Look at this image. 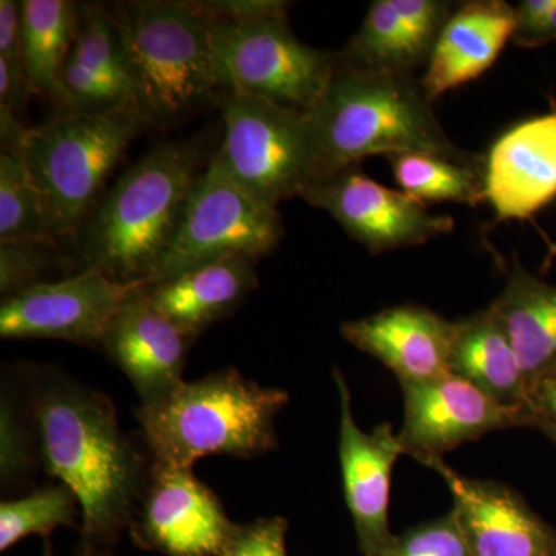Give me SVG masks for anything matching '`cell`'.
<instances>
[{"mask_svg": "<svg viewBox=\"0 0 556 556\" xmlns=\"http://www.w3.org/2000/svg\"><path fill=\"white\" fill-rule=\"evenodd\" d=\"M40 464L79 501V556L112 552L129 529L150 475L115 405L54 368L27 376Z\"/></svg>", "mask_w": 556, "mask_h": 556, "instance_id": "1", "label": "cell"}, {"mask_svg": "<svg viewBox=\"0 0 556 556\" xmlns=\"http://www.w3.org/2000/svg\"><path fill=\"white\" fill-rule=\"evenodd\" d=\"M313 146V182L358 166L368 156L424 153L484 169V155L457 148L442 129L416 75L350 64L338 54L316 108L305 113Z\"/></svg>", "mask_w": 556, "mask_h": 556, "instance_id": "2", "label": "cell"}, {"mask_svg": "<svg viewBox=\"0 0 556 556\" xmlns=\"http://www.w3.org/2000/svg\"><path fill=\"white\" fill-rule=\"evenodd\" d=\"M203 172L193 142H164L146 153L87 219L80 239L84 269L148 285L177 236Z\"/></svg>", "mask_w": 556, "mask_h": 556, "instance_id": "3", "label": "cell"}, {"mask_svg": "<svg viewBox=\"0 0 556 556\" xmlns=\"http://www.w3.org/2000/svg\"><path fill=\"white\" fill-rule=\"evenodd\" d=\"M288 402V391L260 386L236 368L185 382L137 409L150 466L192 468L201 457L265 455L277 447L276 417Z\"/></svg>", "mask_w": 556, "mask_h": 556, "instance_id": "4", "label": "cell"}, {"mask_svg": "<svg viewBox=\"0 0 556 556\" xmlns=\"http://www.w3.org/2000/svg\"><path fill=\"white\" fill-rule=\"evenodd\" d=\"M105 9L123 38L135 104L150 124L181 118L215 94H228L206 3L137 0Z\"/></svg>", "mask_w": 556, "mask_h": 556, "instance_id": "5", "label": "cell"}, {"mask_svg": "<svg viewBox=\"0 0 556 556\" xmlns=\"http://www.w3.org/2000/svg\"><path fill=\"white\" fill-rule=\"evenodd\" d=\"M149 119L137 105L68 113L25 130L20 152L43 201L54 239L79 232L110 172Z\"/></svg>", "mask_w": 556, "mask_h": 556, "instance_id": "6", "label": "cell"}, {"mask_svg": "<svg viewBox=\"0 0 556 556\" xmlns=\"http://www.w3.org/2000/svg\"><path fill=\"white\" fill-rule=\"evenodd\" d=\"M214 50L228 94L247 93L302 113L316 108L338 64V54L298 39L288 11L247 22L214 16Z\"/></svg>", "mask_w": 556, "mask_h": 556, "instance_id": "7", "label": "cell"}, {"mask_svg": "<svg viewBox=\"0 0 556 556\" xmlns=\"http://www.w3.org/2000/svg\"><path fill=\"white\" fill-rule=\"evenodd\" d=\"M223 123L215 160L237 185L274 207L302 197L314 170L305 113L236 91L223 100Z\"/></svg>", "mask_w": 556, "mask_h": 556, "instance_id": "8", "label": "cell"}, {"mask_svg": "<svg viewBox=\"0 0 556 556\" xmlns=\"http://www.w3.org/2000/svg\"><path fill=\"white\" fill-rule=\"evenodd\" d=\"M281 237L278 207L237 185L214 156L190 193L177 236L148 285L219 260L265 257Z\"/></svg>", "mask_w": 556, "mask_h": 556, "instance_id": "9", "label": "cell"}, {"mask_svg": "<svg viewBox=\"0 0 556 556\" xmlns=\"http://www.w3.org/2000/svg\"><path fill=\"white\" fill-rule=\"evenodd\" d=\"M302 199L327 211L351 239L375 255L427 243L455 228L448 215L431 214L426 204L379 185L358 166L309 185Z\"/></svg>", "mask_w": 556, "mask_h": 556, "instance_id": "10", "label": "cell"}, {"mask_svg": "<svg viewBox=\"0 0 556 556\" xmlns=\"http://www.w3.org/2000/svg\"><path fill=\"white\" fill-rule=\"evenodd\" d=\"M146 283H124L97 269L60 281H46L3 299V339H54L100 346L102 334L121 306Z\"/></svg>", "mask_w": 556, "mask_h": 556, "instance_id": "11", "label": "cell"}, {"mask_svg": "<svg viewBox=\"0 0 556 556\" xmlns=\"http://www.w3.org/2000/svg\"><path fill=\"white\" fill-rule=\"evenodd\" d=\"M236 526L192 468L150 466L129 530L137 546L164 556H218Z\"/></svg>", "mask_w": 556, "mask_h": 556, "instance_id": "12", "label": "cell"}, {"mask_svg": "<svg viewBox=\"0 0 556 556\" xmlns=\"http://www.w3.org/2000/svg\"><path fill=\"white\" fill-rule=\"evenodd\" d=\"M404 424L397 433L405 455L442 457L466 442L507 428L533 427V416L490 397L448 372L428 382L402 386Z\"/></svg>", "mask_w": 556, "mask_h": 556, "instance_id": "13", "label": "cell"}, {"mask_svg": "<svg viewBox=\"0 0 556 556\" xmlns=\"http://www.w3.org/2000/svg\"><path fill=\"white\" fill-rule=\"evenodd\" d=\"M420 464L447 484L473 556H556V530L510 486L464 477L442 457Z\"/></svg>", "mask_w": 556, "mask_h": 556, "instance_id": "14", "label": "cell"}, {"mask_svg": "<svg viewBox=\"0 0 556 556\" xmlns=\"http://www.w3.org/2000/svg\"><path fill=\"white\" fill-rule=\"evenodd\" d=\"M340 404L339 459L348 510L353 518L362 556H372L393 536L388 525L391 475L405 455L388 424L365 433L353 413V397L342 369L332 371Z\"/></svg>", "mask_w": 556, "mask_h": 556, "instance_id": "15", "label": "cell"}, {"mask_svg": "<svg viewBox=\"0 0 556 556\" xmlns=\"http://www.w3.org/2000/svg\"><path fill=\"white\" fill-rule=\"evenodd\" d=\"M193 340L150 303L146 285L110 320L100 346L137 391L139 407L159 404L185 383Z\"/></svg>", "mask_w": 556, "mask_h": 556, "instance_id": "16", "label": "cell"}, {"mask_svg": "<svg viewBox=\"0 0 556 556\" xmlns=\"http://www.w3.org/2000/svg\"><path fill=\"white\" fill-rule=\"evenodd\" d=\"M501 134L484 156V192L497 222L527 219L556 199V101Z\"/></svg>", "mask_w": 556, "mask_h": 556, "instance_id": "17", "label": "cell"}, {"mask_svg": "<svg viewBox=\"0 0 556 556\" xmlns=\"http://www.w3.org/2000/svg\"><path fill=\"white\" fill-rule=\"evenodd\" d=\"M340 334L350 345L382 362L401 387L428 382L450 372L455 321L424 306H393L345 321Z\"/></svg>", "mask_w": 556, "mask_h": 556, "instance_id": "18", "label": "cell"}, {"mask_svg": "<svg viewBox=\"0 0 556 556\" xmlns=\"http://www.w3.org/2000/svg\"><path fill=\"white\" fill-rule=\"evenodd\" d=\"M453 10L445 0H375L339 56L358 67L416 75Z\"/></svg>", "mask_w": 556, "mask_h": 556, "instance_id": "19", "label": "cell"}, {"mask_svg": "<svg viewBox=\"0 0 556 556\" xmlns=\"http://www.w3.org/2000/svg\"><path fill=\"white\" fill-rule=\"evenodd\" d=\"M62 84L68 113H100L137 105L123 38L105 7L79 5Z\"/></svg>", "mask_w": 556, "mask_h": 556, "instance_id": "20", "label": "cell"}, {"mask_svg": "<svg viewBox=\"0 0 556 556\" xmlns=\"http://www.w3.org/2000/svg\"><path fill=\"white\" fill-rule=\"evenodd\" d=\"M515 27V7L504 0H470L455 7L420 76L428 100L434 102L478 79L514 38Z\"/></svg>", "mask_w": 556, "mask_h": 556, "instance_id": "21", "label": "cell"}, {"mask_svg": "<svg viewBox=\"0 0 556 556\" xmlns=\"http://www.w3.org/2000/svg\"><path fill=\"white\" fill-rule=\"evenodd\" d=\"M254 265L255 260L247 257L219 260L169 280L146 285V294L179 331L195 340L239 308L258 287Z\"/></svg>", "mask_w": 556, "mask_h": 556, "instance_id": "22", "label": "cell"}, {"mask_svg": "<svg viewBox=\"0 0 556 556\" xmlns=\"http://www.w3.org/2000/svg\"><path fill=\"white\" fill-rule=\"evenodd\" d=\"M450 372L473 383L500 404L532 415L530 387L521 362L490 306L455 321Z\"/></svg>", "mask_w": 556, "mask_h": 556, "instance_id": "23", "label": "cell"}, {"mask_svg": "<svg viewBox=\"0 0 556 556\" xmlns=\"http://www.w3.org/2000/svg\"><path fill=\"white\" fill-rule=\"evenodd\" d=\"M490 309L510 338L527 382L556 371V287L530 274L515 258L506 287Z\"/></svg>", "mask_w": 556, "mask_h": 556, "instance_id": "24", "label": "cell"}, {"mask_svg": "<svg viewBox=\"0 0 556 556\" xmlns=\"http://www.w3.org/2000/svg\"><path fill=\"white\" fill-rule=\"evenodd\" d=\"M68 0H22V54L33 93L65 108L64 68L78 24Z\"/></svg>", "mask_w": 556, "mask_h": 556, "instance_id": "25", "label": "cell"}, {"mask_svg": "<svg viewBox=\"0 0 556 556\" xmlns=\"http://www.w3.org/2000/svg\"><path fill=\"white\" fill-rule=\"evenodd\" d=\"M388 159L402 192L420 203L453 201L479 206L485 201L484 169L424 153H399Z\"/></svg>", "mask_w": 556, "mask_h": 556, "instance_id": "26", "label": "cell"}, {"mask_svg": "<svg viewBox=\"0 0 556 556\" xmlns=\"http://www.w3.org/2000/svg\"><path fill=\"white\" fill-rule=\"evenodd\" d=\"M49 214L20 152L0 155V244H50Z\"/></svg>", "mask_w": 556, "mask_h": 556, "instance_id": "27", "label": "cell"}, {"mask_svg": "<svg viewBox=\"0 0 556 556\" xmlns=\"http://www.w3.org/2000/svg\"><path fill=\"white\" fill-rule=\"evenodd\" d=\"M79 501L64 484L43 486L30 495L0 504V551H9L24 538L49 540L58 527H73Z\"/></svg>", "mask_w": 556, "mask_h": 556, "instance_id": "28", "label": "cell"}, {"mask_svg": "<svg viewBox=\"0 0 556 556\" xmlns=\"http://www.w3.org/2000/svg\"><path fill=\"white\" fill-rule=\"evenodd\" d=\"M40 463L38 437L27 399L3 388L0 399V477L3 484L21 481Z\"/></svg>", "mask_w": 556, "mask_h": 556, "instance_id": "29", "label": "cell"}, {"mask_svg": "<svg viewBox=\"0 0 556 556\" xmlns=\"http://www.w3.org/2000/svg\"><path fill=\"white\" fill-rule=\"evenodd\" d=\"M372 556H473L455 511L393 535Z\"/></svg>", "mask_w": 556, "mask_h": 556, "instance_id": "30", "label": "cell"}, {"mask_svg": "<svg viewBox=\"0 0 556 556\" xmlns=\"http://www.w3.org/2000/svg\"><path fill=\"white\" fill-rule=\"evenodd\" d=\"M50 244H0V292L13 298L25 289L46 283L53 268Z\"/></svg>", "mask_w": 556, "mask_h": 556, "instance_id": "31", "label": "cell"}, {"mask_svg": "<svg viewBox=\"0 0 556 556\" xmlns=\"http://www.w3.org/2000/svg\"><path fill=\"white\" fill-rule=\"evenodd\" d=\"M288 521L281 517L237 525L218 556H288Z\"/></svg>", "mask_w": 556, "mask_h": 556, "instance_id": "32", "label": "cell"}, {"mask_svg": "<svg viewBox=\"0 0 556 556\" xmlns=\"http://www.w3.org/2000/svg\"><path fill=\"white\" fill-rule=\"evenodd\" d=\"M0 61H5L17 72H25L22 54V2H0Z\"/></svg>", "mask_w": 556, "mask_h": 556, "instance_id": "33", "label": "cell"}, {"mask_svg": "<svg viewBox=\"0 0 556 556\" xmlns=\"http://www.w3.org/2000/svg\"><path fill=\"white\" fill-rule=\"evenodd\" d=\"M530 409L533 428L543 424L556 426V371L536 380L530 388Z\"/></svg>", "mask_w": 556, "mask_h": 556, "instance_id": "34", "label": "cell"}, {"mask_svg": "<svg viewBox=\"0 0 556 556\" xmlns=\"http://www.w3.org/2000/svg\"><path fill=\"white\" fill-rule=\"evenodd\" d=\"M556 42V5L547 14L543 24L538 27V30L526 40V49H533V47L546 46V43Z\"/></svg>", "mask_w": 556, "mask_h": 556, "instance_id": "35", "label": "cell"}, {"mask_svg": "<svg viewBox=\"0 0 556 556\" xmlns=\"http://www.w3.org/2000/svg\"><path fill=\"white\" fill-rule=\"evenodd\" d=\"M538 430L543 431L544 434L556 445V426H552V424H543V426H538Z\"/></svg>", "mask_w": 556, "mask_h": 556, "instance_id": "36", "label": "cell"}, {"mask_svg": "<svg viewBox=\"0 0 556 556\" xmlns=\"http://www.w3.org/2000/svg\"><path fill=\"white\" fill-rule=\"evenodd\" d=\"M50 540V538H49ZM46 540V543H43L42 548V556H53V548H51L50 541Z\"/></svg>", "mask_w": 556, "mask_h": 556, "instance_id": "37", "label": "cell"}, {"mask_svg": "<svg viewBox=\"0 0 556 556\" xmlns=\"http://www.w3.org/2000/svg\"><path fill=\"white\" fill-rule=\"evenodd\" d=\"M86 556H112V552H94V554L86 555Z\"/></svg>", "mask_w": 556, "mask_h": 556, "instance_id": "38", "label": "cell"}]
</instances>
